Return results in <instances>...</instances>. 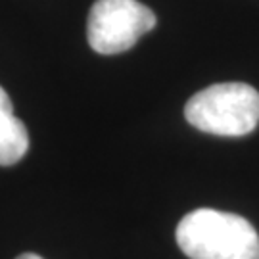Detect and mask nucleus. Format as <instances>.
Wrapping results in <instances>:
<instances>
[{
	"mask_svg": "<svg viewBox=\"0 0 259 259\" xmlns=\"http://www.w3.org/2000/svg\"><path fill=\"white\" fill-rule=\"evenodd\" d=\"M18 259H42L40 255H37V253H31V251H27V253H21Z\"/></svg>",
	"mask_w": 259,
	"mask_h": 259,
	"instance_id": "nucleus-5",
	"label": "nucleus"
},
{
	"mask_svg": "<svg viewBox=\"0 0 259 259\" xmlns=\"http://www.w3.org/2000/svg\"><path fill=\"white\" fill-rule=\"evenodd\" d=\"M156 14L139 0H96L89 14L87 38L94 52H127L156 27Z\"/></svg>",
	"mask_w": 259,
	"mask_h": 259,
	"instance_id": "nucleus-3",
	"label": "nucleus"
},
{
	"mask_svg": "<svg viewBox=\"0 0 259 259\" xmlns=\"http://www.w3.org/2000/svg\"><path fill=\"white\" fill-rule=\"evenodd\" d=\"M27 127L14 115V104L8 93L0 87V165H16L27 154Z\"/></svg>",
	"mask_w": 259,
	"mask_h": 259,
	"instance_id": "nucleus-4",
	"label": "nucleus"
},
{
	"mask_svg": "<svg viewBox=\"0 0 259 259\" xmlns=\"http://www.w3.org/2000/svg\"><path fill=\"white\" fill-rule=\"evenodd\" d=\"M177 244L190 259H259V234L236 213L202 207L177 225Z\"/></svg>",
	"mask_w": 259,
	"mask_h": 259,
	"instance_id": "nucleus-1",
	"label": "nucleus"
},
{
	"mask_svg": "<svg viewBox=\"0 0 259 259\" xmlns=\"http://www.w3.org/2000/svg\"><path fill=\"white\" fill-rule=\"evenodd\" d=\"M185 117L209 135L244 137L259 123V93L246 83L211 84L186 102Z\"/></svg>",
	"mask_w": 259,
	"mask_h": 259,
	"instance_id": "nucleus-2",
	"label": "nucleus"
}]
</instances>
